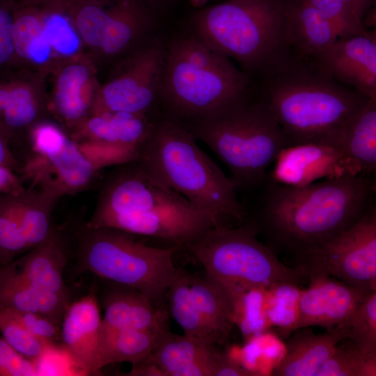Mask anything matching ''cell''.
<instances>
[{
	"label": "cell",
	"mask_w": 376,
	"mask_h": 376,
	"mask_svg": "<svg viewBox=\"0 0 376 376\" xmlns=\"http://www.w3.org/2000/svg\"><path fill=\"white\" fill-rule=\"evenodd\" d=\"M253 84L290 146L318 143L340 150L345 130L370 100L289 52Z\"/></svg>",
	"instance_id": "1"
},
{
	"label": "cell",
	"mask_w": 376,
	"mask_h": 376,
	"mask_svg": "<svg viewBox=\"0 0 376 376\" xmlns=\"http://www.w3.org/2000/svg\"><path fill=\"white\" fill-rule=\"evenodd\" d=\"M267 188L259 221L249 222L273 244L296 256L357 222L370 205L375 183L365 175L345 174L299 186L273 180Z\"/></svg>",
	"instance_id": "2"
},
{
	"label": "cell",
	"mask_w": 376,
	"mask_h": 376,
	"mask_svg": "<svg viewBox=\"0 0 376 376\" xmlns=\"http://www.w3.org/2000/svg\"><path fill=\"white\" fill-rule=\"evenodd\" d=\"M86 225L159 238L180 248L217 227L208 214L157 181L136 160L118 164L107 174Z\"/></svg>",
	"instance_id": "3"
},
{
	"label": "cell",
	"mask_w": 376,
	"mask_h": 376,
	"mask_svg": "<svg viewBox=\"0 0 376 376\" xmlns=\"http://www.w3.org/2000/svg\"><path fill=\"white\" fill-rule=\"evenodd\" d=\"M196 141L181 125L159 116L136 161L157 181L208 214L217 226L244 221L246 209L235 185Z\"/></svg>",
	"instance_id": "4"
},
{
	"label": "cell",
	"mask_w": 376,
	"mask_h": 376,
	"mask_svg": "<svg viewBox=\"0 0 376 376\" xmlns=\"http://www.w3.org/2000/svg\"><path fill=\"white\" fill-rule=\"evenodd\" d=\"M181 125L226 164L237 191L260 186L267 168L290 146L253 85L209 116Z\"/></svg>",
	"instance_id": "5"
},
{
	"label": "cell",
	"mask_w": 376,
	"mask_h": 376,
	"mask_svg": "<svg viewBox=\"0 0 376 376\" xmlns=\"http://www.w3.org/2000/svg\"><path fill=\"white\" fill-rule=\"evenodd\" d=\"M250 77L192 34L165 48L159 113L180 125L205 118L248 93Z\"/></svg>",
	"instance_id": "6"
},
{
	"label": "cell",
	"mask_w": 376,
	"mask_h": 376,
	"mask_svg": "<svg viewBox=\"0 0 376 376\" xmlns=\"http://www.w3.org/2000/svg\"><path fill=\"white\" fill-rule=\"evenodd\" d=\"M289 0H226L197 8L191 34L237 61L251 79L290 50L285 33Z\"/></svg>",
	"instance_id": "7"
},
{
	"label": "cell",
	"mask_w": 376,
	"mask_h": 376,
	"mask_svg": "<svg viewBox=\"0 0 376 376\" xmlns=\"http://www.w3.org/2000/svg\"><path fill=\"white\" fill-rule=\"evenodd\" d=\"M75 236L80 269L134 289L155 304L166 299L180 269L173 261L178 246H150L127 232L86 224L76 230Z\"/></svg>",
	"instance_id": "8"
},
{
	"label": "cell",
	"mask_w": 376,
	"mask_h": 376,
	"mask_svg": "<svg viewBox=\"0 0 376 376\" xmlns=\"http://www.w3.org/2000/svg\"><path fill=\"white\" fill-rule=\"evenodd\" d=\"M258 233L250 222L213 227L186 248L205 274L225 287L299 283L305 276L281 262L272 249L258 240Z\"/></svg>",
	"instance_id": "9"
},
{
	"label": "cell",
	"mask_w": 376,
	"mask_h": 376,
	"mask_svg": "<svg viewBox=\"0 0 376 376\" xmlns=\"http://www.w3.org/2000/svg\"><path fill=\"white\" fill-rule=\"evenodd\" d=\"M304 276L324 274L370 294L376 291V209L323 244L295 256Z\"/></svg>",
	"instance_id": "10"
},
{
	"label": "cell",
	"mask_w": 376,
	"mask_h": 376,
	"mask_svg": "<svg viewBox=\"0 0 376 376\" xmlns=\"http://www.w3.org/2000/svg\"><path fill=\"white\" fill-rule=\"evenodd\" d=\"M20 161V176L31 185L49 187L61 196L82 191L100 170L78 143L58 127L36 126Z\"/></svg>",
	"instance_id": "11"
},
{
	"label": "cell",
	"mask_w": 376,
	"mask_h": 376,
	"mask_svg": "<svg viewBox=\"0 0 376 376\" xmlns=\"http://www.w3.org/2000/svg\"><path fill=\"white\" fill-rule=\"evenodd\" d=\"M69 6L84 41L110 55L149 36L159 12L149 0H77Z\"/></svg>",
	"instance_id": "12"
},
{
	"label": "cell",
	"mask_w": 376,
	"mask_h": 376,
	"mask_svg": "<svg viewBox=\"0 0 376 376\" xmlns=\"http://www.w3.org/2000/svg\"><path fill=\"white\" fill-rule=\"evenodd\" d=\"M61 197L51 188L35 185L0 195V266L52 235V212Z\"/></svg>",
	"instance_id": "13"
},
{
	"label": "cell",
	"mask_w": 376,
	"mask_h": 376,
	"mask_svg": "<svg viewBox=\"0 0 376 376\" xmlns=\"http://www.w3.org/2000/svg\"><path fill=\"white\" fill-rule=\"evenodd\" d=\"M165 48L150 40L136 52L126 72L102 89L95 113L159 115Z\"/></svg>",
	"instance_id": "14"
},
{
	"label": "cell",
	"mask_w": 376,
	"mask_h": 376,
	"mask_svg": "<svg viewBox=\"0 0 376 376\" xmlns=\"http://www.w3.org/2000/svg\"><path fill=\"white\" fill-rule=\"evenodd\" d=\"M316 66L340 84L376 100V37L339 38L313 58Z\"/></svg>",
	"instance_id": "15"
},
{
	"label": "cell",
	"mask_w": 376,
	"mask_h": 376,
	"mask_svg": "<svg viewBox=\"0 0 376 376\" xmlns=\"http://www.w3.org/2000/svg\"><path fill=\"white\" fill-rule=\"evenodd\" d=\"M226 354L206 340L167 329L152 353L138 366L146 367L150 375L217 376Z\"/></svg>",
	"instance_id": "16"
},
{
	"label": "cell",
	"mask_w": 376,
	"mask_h": 376,
	"mask_svg": "<svg viewBox=\"0 0 376 376\" xmlns=\"http://www.w3.org/2000/svg\"><path fill=\"white\" fill-rule=\"evenodd\" d=\"M308 287L299 300L297 330L319 326L326 330L346 323L369 294L324 274L308 276Z\"/></svg>",
	"instance_id": "17"
},
{
	"label": "cell",
	"mask_w": 376,
	"mask_h": 376,
	"mask_svg": "<svg viewBox=\"0 0 376 376\" xmlns=\"http://www.w3.org/2000/svg\"><path fill=\"white\" fill-rule=\"evenodd\" d=\"M274 162L273 180L287 185H305L345 174L356 175L341 151L324 144L290 146Z\"/></svg>",
	"instance_id": "18"
},
{
	"label": "cell",
	"mask_w": 376,
	"mask_h": 376,
	"mask_svg": "<svg viewBox=\"0 0 376 376\" xmlns=\"http://www.w3.org/2000/svg\"><path fill=\"white\" fill-rule=\"evenodd\" d=\"M101 332L102 319L94 294L91 293L68 305L60 334L62 345L85 374L97 375Z\"/></svg>",
	"instance_id": "19"
},
{
	"label": "cell",
	"mask_w": 376,
	"mask_h": 376,
	"mask_svg": "<svg viewBox=\"0 0 376 376\" xmlns=\"http://www.w3.org/2000/svg\"><path fill=\"white\" fill-rule=\"evenodd\" d=\"M101 335L125 330L167 328L168 315L140 292L125 286L110 291L104 299Z\"/></svg>",
	"instance_id": "20"
},
{
	"label": "cell",
	"mask_w": 376,
	"mask_h": 376,
	"mask_svg": "<svg viewBox=\"0 0 376 376\" xmlns=\"http://www.w3.org/2000/svg\"><path fill=\"white\" fill-rule=\"evenodd\" d=\"M288 340L286 352L272 372L274 376H316L336 345L347 338L345 324L320 334L299 329Z\"/></svg>",
	"instance_id": "21"
},
{
	"label": "cell",
	"mask_w": 376,
	"mask_h": 376,
	"mask_svg": "<svg viewBox=\"0 0 376 376\" xmlns=\"http://www.w3.org/2000/svg\"><path fill=\"white\" fill-rule=\"evenodd\" d=\"M158 116L103 111L86 122V138L79 146L96 145L117 148H140L150 136Z\"/></svg>",
	"instance_id": "22"
},
{
	"label": "cell",
	"mask_w": 376,
	"mask_h": 376,
	"mask_svg": "<svg viewBox=\"0 0 376 376\" xmlns=\"http://www.w3.org/2000/svg\"><path fill=\"white\" fill-rule=\"evenodd\" d=\"M285 33L289 49L308 58H313L342 37L331 23L303 0H289Z\"/></svg>",
	"instance_id": "23"
},
{
	"label": "cell",
	"mask_w": 376,
	"mask_h": 376,
	"mask_svg": "<svg viewBox=\"0 0 376 376\" xmlns=\"http://www.w3.org/2000/svg\"><path fill=\"white\" fill-rule=\"evenodd\" d=\"M68 295L41 291L23 276L16 263L0 266V311L42 314L58 324L68 306Z\"/></svg>",
	"instance_id": "24"
},
{
	"label": "cell",
	"mask_w": 376,
	"mask_h": 376,
	"mask_svg": "<svg viewBox=\"0 0 376 376\" xmlns=\"http://www.w3.org/2000/svg\"><path fill=\"white\" fill-rule=\"evenodd\" d=\"M66 261L64 243L55 228L45 242L28 251L17 263L23 276L37 289L68 295L63 279Z\"/></svg>",
	"instance_id": "25"
},
{
	"label": "cell",
	"mask_w": 376,
	"mask_h": 376,
	"mask_svg": "<svg viewBox=\"0 0 376 376\" xmlns=\"http://www.w3.org/2000/svg\"><path fill=\"white\" fill-rule=\"evenodd\" d=\"M189 285L194 302L213 334L217 345L226 343L235 327L228 292L207 274L204 276L189 274Z\"/></svg>",
	"instance_id": "26"
},
{
	"label": "cell",
	"mask_w": 376,
	"mask_h": 376,
	"mask_svg": "<svg viewBox=\"0 0 376 376\" xmlns=\"http://www.w3.org/2000/svg\"><path fill=\"white\" fill-rule=\"evenodd\" d=\"M352 173L367 175L376 169V100L370 99L347 125L340 145Z\"/></svg>",
	"instance_id": "27"
},
{
	"label": "cell",
	"mask_w": 376,
	"mask_h": 376,
	"mask_svg": "<svg viewBox=\"0 0 376 376\" xmlns=\"http://www.w3.org/2000/svg\"><path fill=\"white\" fill-rule=\"evenodd\" d=\"M169 328L125 330L101 335L96 362V373L107 365L130 363L137 366L152 353Z\"/></svg>",
	"instance_id": "28"
},
{
	"label": "cell",
	"mask_w": 376,
	"mask_h": 376,
	"mask_svg": "<svg viewBox=\"0 0 376 376\" xmlns=\"http://www.w3.org/2000/svg\"><path fill=\"white\" fill-rule=\"evenodd\" d=\"M224 287L232 301L235 325L246 342L260 338L271 329L265 310L266 287Z\"/></svg>",
	"instance_id": "29"
},
{
	"label": "cell",
	"mask_w": 376,
	"mask_h": 376,
	"mask_svg": "<svg viewBox=\"0 0 376 376\" xmlns=\"http://www.w3.org/2000/svg\"><path fill=\"white\" fill-rule=\"evenodd\" d=\"M171 314L185 335L206 340L217 346L215 338L202 318L191 295L189 274L180 272L166 294Z\"/></svg>",
	"instance_id": "30"
},
{
	"label": "cell",
	"mask_w": 376,
	"mask_h": 376,
	"mask_svg": "<svg viewBox=\"0 0 376 376\" xmlns=\"http://www.w3.org/2000/svg\"><path fill=\"white\" fill-rule=\"evenodd\" d=\"M303 292L297 283L290 281L276 283L266 290L265 310L268 322L287 336L297 331L299 300Z\"/></svg>",
	"instance_id": "31"
},
{
	"label": "cell",
	"mask_w": 376,
	"mask_h": 376,
	"mask_svg": "<svg viewBox=\"0 0 376 376\" xmlns=\"http://www.w3.org/2000/svg\"><path fill=\"white\" fill-rule=\"evenodd\" d=\"M376 354L363 352L350 338L342 339L316 376H375Z\"/></svg>",
	"instance_id": "32"
},
{
	"label": "cell",
	"mask_w": 376,
	"mask_h": 376,
	"mask_svg": "<svg viewBox=\"0 0 376 376\" xmlns=\"http://www.w3.org/2000/svg\"><path fill=\"white\" fill-rule=\"evenodd\" d=\"M88 77L87 69L81 65L66 67L58 77L54 105L59 115L68 121H79L86 112L88 104L81 90Z\"/></svg>",
	"instance_id": "33"
},
{
	"label": "cell",
	"mask_w": 376,
	"mask_h": 376,
	"mask_svg": "<svg viewBox=\"0 0 376 376\" xmlns=\"http://www.w3.org/2000/svg\"><path fill=\"white\" fill-rule=\"evenodd\" d=\"M345 326L347 338L363 352L376 354V291L365 297Z\"/></svg>",
	"instance_id": "34"
},
{
	"label": "cell",
	"mask_w": 376,
	"mask_h": 376,
	"mask_svg": "<svg viewBox=\"0 0 376 376\" xmlns=\"http://www.w3.org/2000/svg\"><path fill=\"white\" fill-rule=\"evenodd\" d=\"M315 8L340 33L342 37L363 35L369 32L363 20L342 0H303Z\"/></svg>",
	"instance_id": "35"
},
{
	"label": "cell",
	"mask_w": 376,
	"mask_h": 376,
	"mask_svg": "<svg viewBox=\"0 0 376 376\" xmlns=\"http://www.w3.org/2000/svg\"><path fill=\"white\" fill-rule=\"evenodd\" d=\"M0 330L8 344L33 362L40 357L47 345L26 329L8 309L0 311Z\"/></svg>",
	"instance_id": "36"
},
{
	"label": "cell",
	"mask_w": 376,
	"mask_h": 376,
	"mask_svg": "<svg viewBox=\"0 0 376 376\" xmlns=\"http://www.w3.org/2000/svg\"><path fill=\"white\" fill-rule=\"evenodd\" d=\"M42 33L49 45L61 54H72L79 47L77 36L68 20L60 14L54 13L48 17Z\"/></svg>",
	"instance_id": "37"
},
{
	"label": "cell",
	"mask_w": 376,
	"mask_h": 376,
	"mask_svg": "<svg viewBox=\"0 0 376 376\" xmlns=\"http://www.w3.org/2000/svg\"><path fill=\"white\" fill-rule=\"evenodd\" d=\"M14 21L15 0H0V68L8 65L15 56Z\"/></svg>",
	"instance_id": "38"
},
{
	"label": "cell",
	"mask_w": 376,
	"mask_h": 376,
	"mask_svg": "<svg viewBox=\"0 0 376 376\" xmlns=\"http://www.w3.org/2000/svg\"><path fill=\"white\" fill-rule=\"evenodd\" d=\"M10 310L13 315L31 334L45 343H55L58 324L48 317L36 312Z\"/></svg>",
	"instance_id": "39"
},
{
	"label": "cell",
	"mask_w": 376,
	"mask_h": 376,
	"mask_svg": "<svg viewBox=\"0 0 376 376\" xmlns=\"http://www.w3.org/2000/svg\"><path fill=\"white\" fill-rule=\"evenodd\" d=\"M36 366L8 344L0 338V376H36Z\"/></svg>",
	"instance_id": "40"
},
{
	"label": "cell",
	"mask_w": 376,
	"mask_h": 376,
	"mask_svg": "<svg viewBox=\"0 0 376 376\" xmlns=\"http://www.w3.org/2000/svg\"><path fill=\"white\" fill-rule=\"evenodd\" d=\"M0 167L9 169L19 173L22 164L14 155L7 140L0 134Z\"/></svg>",
	"instance_id": "41"
},
{
	"label": "cell",
	"mask_w": 376,
	"mask_h": 376,
	"mask_svg": "<svg viewBox=\"0 0 376 376\" xmlns=\"http://www.w3.org/2000/svg\"><path fill=\"white\" fill-rule=\"evenodd\" d=\"M357 14L363 20L364 16L375 8V0H342Z\"/></svg>",
	"instance_id": "42"
},
{
	"label": "cell",
	"mask_w": 376,
	"mask_h": 376,
	"mask_svg": "<svg viewBox=\"0 0 376 376\" xmlns=\"http://www.w3.org/2000/svg\"><path fill=\"white\" fill-rule=\"evenodd\" d=\"M19 1L29 2L31 0H19ZM42 1H47V3L49 4H50V5H56V6H58V5L65 4V5L69 6L72 3H73V2H75V1H76L77 0H42Z\"/></svg>",
	"instance_id": "43"
},
{
	"label": "cell",
	"mask_w": 376,
	"mask_h": 376,
	"mask_svg": "<svg viewBox=\"0 0 376 376\" xmlns=\"http://www.w3.org/2000/svg\"><path fill=\"white\" fill-rule=\"evenodd\" d=\"M149 1L159 11L166 5L170 3L172 1V0H149Z\"/></svg>",
	"instance_id": "44"
},
{
	"label": "cell",
	"mask_w": 376,
	"mask_h": 376,
	"mask_svg": "<svg viewBox=\"0 0 376 376\" xmlns=\"http://www.w3.org/2000/svg\"><path fill=\"white\" fill-rule=\"evenodd\" d=\"M211 1H220V0H190L191 5L196 8H200L207 6V3Z\"/></svg>",
	"instance_id": "45"
}]
</instances>
